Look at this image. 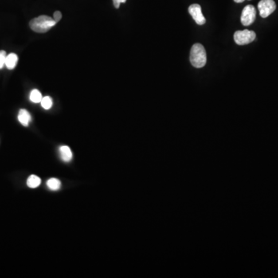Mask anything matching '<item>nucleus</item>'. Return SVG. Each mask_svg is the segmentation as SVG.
I'll return each instance as SVG.
<instances>
[{
	"mask_svg": "<svg viewBox=\"0 0 278 278\" xmlns=\"http://www.w3.org/2000/svg\"><path fill=\"white\" fill-rule=\"evenodd\" d=\"M40 183H41V179L37 176H35V175L30 176L28 178L27 182H26L28 187L31 188V189H35V188L38 187Z\"/></svg>",
	"mask_w": 278,
	"mask_h": 278,
	"instance_id": "9d476101",
	"label": "nucleus"
},
{
	"mask_svg": "<svg viewBox=\"0 0 278 278\" xmlns=\"http://www.w3.org/2000/svg\"><path fill=\"white\" fill-rule=\"evenodd\" d=\"M18 120L23 126H29V122H31V115L26 110L21 109L19 111Z\"/></svg>",
	"mask_w": 278,
	"mask_h": 278,
	"instance_id": "6e6552de",
	"label": "nucleus"
},
{
	"mask_svg": "<svg viewBox=\"0 0 278 278\" xmlns=\"http://www.w3.org/2000/svg\"><path fill=\"white\" fill-rule=\"evenodd\" d=\"M29 99L33 103H40L43 99L42 95H41V93L38 90H33V91H31L30 95H29Z\"/></svg>",
	"mask_w": 278,
	"mask_h": 278,
	"instance_id": "f8f14e48",
	"label": "nucleus"
},
{
	"mask_svg": "<svg viewBox=\"0 0 278 278\" xmlns=\"http://www.w3.org/2000/svg\"><path fill=\"white\" fill-rule=\"evenodd\" d=\"M41 105L44 107L45 110L51 109V107L53 105V101L51 99V97L46 96L43 98L42 101H41Z\"/></svg>",
	"mask_w": 278,
	"mask_h": 278,
	"instance_id": "ddd939ff",
	"label": "nucleus"
},
{
	"mask_svg": "<svg viewBox=\"0 0 278 278\" xmlns=\"http://www.w3.org/2000/svg\"><path fill=\"white\" fill-rule=\"evenodd\" d=\"M256 19V9L252 5H248L243 9L241 14V23L244 25H251Z\"/></svg>",
	"mask_w": 278,
	"mask_h": 278,
	"instance_id": "39448f33",
	"label": "nucleus"
},
{
	"mask_svg": "<svg viewBox=\"0 0 278 278\" xmlns=\"http://www.w3.org/2000/svg\"><path fill=\"white\" fill-rule=\"evenodd\" d=\"M235 2H237V3H240V2H243L245 1V0H234Z\"/></svg>",
	"mask_w": 278,
	"mask_h": 278,
	"instance_id": "f3484780",
	"label": "nucleus"
},
{
	"mask_svg": "<svg viewBox=\"0 0 278 278\" xmlns=\"http://www.w3.org/2000/svg\"><path fill=\"white\" fill-rule=\"evenodd\" d=\"M18 56L16 53H9L6 56V68L9 70H13L16 68L17 62H18Z\"/></svg>",
	"mask_w": 278,
	"mask_h": 278,
	"instance_id": "1a4fd4ad",
	"label": "nucleus"
},
{
	"mask_svg": "<svg viewBox=\"0 0 278 278\" xmlns=\"http://www.w3.org/2000/svg\"><path fill=\"white\" fill-rule=\"evenodd\" d=\"M189 59L192 65L195 68H203L206 64V53L202 44H196L192 47Z\"/></svg>",
	"mask_w": 278,
	"mask_h": 278,
	"instance_id": "f03ea898",
	"label": "nucleus"
},
{
	"mask_svg": "<svg viewBox=\"0 0 278 278\" xmlns=\"http://www.w3.org/2000/svg\"><path fill=\"white\" fill-rule=\"evenodd\" d=\"M62 18V13L60 11H56L53 13V20L55 22L58 23Z\"/></svg>",
	"mask_w": 278,
	"mask_h": 278,
	"instance_id": "2eb2a0df",
	"label": "nucleus"
},
{
	"mask_svg": "<svg viewBox=\"0 0 278 278\" xmlns=\"http://www.w3.org/2000/svg\"><path fill=\"white\" fill-rule=\"evenodd\" d=\"M260 17L267 18L276 9V3L274 0H261L258 3Z\"/></svg>",
	"mask_w": 278,
	"mask_h": 278,
	"instance_id": "20e7f679",
	"label": "nucleus"
},
{
	"mask_svg": "<svg viewBox=\"0 0 278 278\" xmlns=\"http://www.w3.org/2000/svg\"><path fill=\"white\" fill-rule=\"evenodd\" d=\"M6 51H0V69H2L6 64Z\"/></svg>",
	"mask_w": 278,
	"mask_h": 278,
	"instance_id": "4468645a",
	"label": "nucleus"
},
{
	"mask_svg": "<svg viewBox=\"0 0 278 278\" xmlns=\"http://www.w3.org/2000/svg\"><path fill=\"white\" fill-rule=\"evenodd\" d=\"M235 43L238 45H247L253 42L256 39V33L253 31L244 29L243 31H236L235 32L234 36Z\"/></svg>",
	"mask_w": 278,
	"mask_h": 278,
	"instance_id": "7ed1b4c3",
	"label": "nucleus"
},
{
	"mask_svg": "<svg viewBox=\"0 0 278 278\" xmlns=\"http://www.w3.org/2000/svg\"><path fill=\"white\" fill-rule=\"evenodd\" d=\"M189 13L198 25H202L205 24V19L202 13V8L199 4H193L189 6Z\"/></svg>",
	"mask_w": 278,
	"mask_h": 278,
	"instance_id": "423d86ee",
	"label": "nucleus"
},
{
	"mask_svg": "<svg viewBox=\"0 0 278 278\" xmlns=\"http://www.w3.org/2000/svg\"><path fill=\"white\" fill-rule=\"evenodd\" d=\"M47 185H48V188H49L51 190L56 191V190H59L60 187H61V182H60V180L57 179V178H50L48 182H47Z\"/></svg>",
	"mask_w": 278,
	"mask_h": 278,
	"instance_id": "9b49d317",
	"label": "nucleus"
},
{
	"mask_svg": "<svg viewBox=\"0 0 278 278\" xmlns=\"http://www.w3.org/2000/svg\"><path fill=\"white\" fill-rule=\"evenodd\" d=\"M60 151V158L62 160L65 162H69L73 158V153L68 146H63L59 149Z\"/></svg>",
	"mask_w": 278,
	"mask_h": 278,
	"instance_id": "0eeeda50",
	"label": "nucleus"
},
{
	"mask_svg": "<svg viewBox=\"0 0 278 278\" xmlns=\"http://www.w3.org/2000/svg\"><path fill=\"white\" fill-rule=\"evenodd\" d=\"M127 0H113V3H114V6L116 9H118V8L120 7V4L121 3H125L126 2Z\"/></svg>",
	"mask_w": 278,
	"mask_h": 278,
	"instance_id": "dca6fc26",
	"label": "nucleus"
},
{
	"mask_svg": "<svg viewBox=\"0 0 278 278\" xmlns=\"http://www.w3.org/2000/svg\"><path fill=\"white\" fill-rule=\"evenodd\" d=\"M56 23L55 22V20L53 18L43 15V16H40L37 18L30 20L29 26H30L31 29L34 32L42 33L49 31L51 28L56 25Z\"/></svg>",
	"mask_w": 278,
	"mask_h": 278,
	"instance_id": "f257e3e1",
	"label": "nucleus"
}]
</instances>
